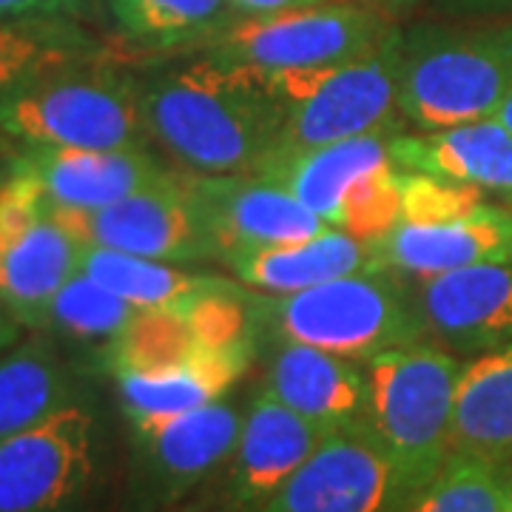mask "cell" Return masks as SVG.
Returning <instances> with one entry per match:
<instances>
[{
    "label": "cell",
    "instance_id": "26",
    "mask_svg": "<svg viewBox=\"0 0 512 512\" xmlns=\"http://www.w3.org/2000/svg\"><path fill=\"white\" fill-rule=\"evenodd\" d=\"M117 32L143 52H202L239 15L231 0H109Z\"/></svg>",
    "mask_w": 512,
    "mask_h": 512
},
{
    "label": "cell",
    "instance_id": "15",
    "mask_svg": "<svg viewBox=\"0 0 512 512\" xmlns=\"http://www.w3.org/2000/svg\"><path fill=\"white\" fill-rule=\"evenodd\" d=\"M330 433L333 430L299 416L268 390H259L245 410L237 447L222 467V507L231 512L262 510Z\"/></svg>",
    "mask_w": 512,
    "mask_h": 512
},
{
    "label": "cell",
    "instance_id": "22",
    "mask_svg": "<svg viewBox=\"0 0 512 512\" xmlns=\"http://www.w3.org/2000/svg\"><path fill=\"white\" fill-rule=\"evenodd\" d=\"M390 140H393L390 131H379L322 148L285 154L271 160L256 177L288 188L311 214L333 228V220L350 185L379 165L396 163L390 154Z\"/></svg>",
    "mask_w": 512,
    "mask_h": 512
},
{
    "label": "cell",
    "instance_id": "20",
    "mask_svg": "<svg viewBox=\"0 0 512 512\" xmlns=\"http://www.w3.org/2000/svg\"><path fill=\"white\" fill-rule=\"evenodd\" d=\"M251 359L254 348L220 350L171 365L114 370L109 376L117 384L126 424H151L225 399L248 373Z\"/></svg>",
    "mask_w": 512,
    "mask_h": 512
},
{
    "label": "cell",
    "instance_id": "38",
    "mask_svg": "<svg viewBox=\"0 0 512 512\" xmlns=\"http://www.w3.org/2000/svg\"><path fill=\"white\" fill-rule=\"evenodd\" d=\"M510 512H512V507H510Z\"/></svg>",
    "mask_w": 512,
    "mask_h": 512
},
{
    "label": "cell",
    "instance_id": "27",
    "mask_svg": "<svg viewBox=\"0 0 512 512\" xmlns=\"http://www.w3.org/2000/svg\"><path fill=\"white\" fill-rule=\"evenodd\" d=\"M77 399L69 365L46 333H32L0 356V444Z\"/></svg>",
    "mask_w": 512,
    "mask_h": 512
},
{
    "label": "cell",
    "instance_id": "18",
    "mask_svg": "<svg viewBox=\"0 0 512 512\" xmlns=\"http://www.w3.org/2000/svg\"><path fill=\"white\" fill-rule=\"evenodd\" d=\"M262 390L328 430L367 421V365L328 350L279 342Z\"/></svg>",
    "mask_w": 512,
    "mask_h": 512
},
{
    "label": "cell",
    "instance_id": "14",
    "mask_svg": "<svg viewBox=\"0 0 512 512\" xmlns=\"http://www.w3.org/2000/svg\"><path fill=\"white\" fill-rule=\"evenodd\" d=\"M188 191L200 208L217 259L311 239L330 225L311 214L288 188L262 177H191Z\"/></svg>",
    "mask_w": 512,
    "mask_h": 512
},
{
    "label": "cell",
    "instance_id": "2",
    "mask_svg": "<svg viewBox=\"0 0 512 512\" xmlns=\"http://www.w3.org/2000/svg\"><path fill=\"white\" fill-rule=\"evenodd\" d=\"M512 92V23H419L402 32L399 117L419 131L490 120Z\"/></svg>",
    "mask_w": 512,
    "mask_h": 512
},
{
    "label": "cell",
    "instance_id": "17",
    "mask_svg": "<svg viewBox=\"0 0 512 512\" xmlns=\"http://www.w3.org/2000/svg\"><path fill=\"white\" fill-rule=\"evenodd\" d=\"M12 171L35 180L46 200L57 208L92 211L140 194L168 180L174 171L148 148L126 151H43L23 148Z\"/></svg>",
    "mask_w": 512,
    "mask_h": 512
},
{
    "label": "cell",
    "instance_id": "5",
    "mask_svg": "<svg viewBox=\"0 0 512 512\" xmlns=\"http://www.w3.org/2000/svg\"><path fill=\"white\" fill-rule=\"evenodd\" d=\"M259 308L279 342L328 350L362 365L387 350L427 339L416 296L387 271L342 276L308 291L268 296Z\"/></svg>",
    "mask_w": 512,
    "mask_h": 512
},
{
    "label": "cell",
    "instance_id": "32",
    "mask_svg": "<svg viewBox=\"0 0 512 512\" xmlns=\"http://www.w3.org/2000/svg\"><path fill=\"white\" fill-rule=\"evenodd\" d=\"M328 0H231L234 12L242 18H271V15H282V12H293V9H308V6H319Z\"/></svg>",
    "mask_w": 512,
    "mask_h": 512
},
{
    "label": "cell",
    "instance_id": "33",
    "mask_svg": "<svg viewBox=\"0 0 512 512\" xmlns=\"http://www.w3.org/2000/svg\"><path fill=\"white\" fill-rule=\"evenodd\" d=\"M23 333H26V328L15 319V313L9 311V305L0 296V356H6L15 345H20Z\"/></svg>",
    "mask_w": 512,
    "mask_h": 512
},
{
    "label": "cell",
    "instance_id": "37",
    "mask_svg": "<svg viewBox=\"0 0 512 512\" xmlns=\"http://www.w3.org/2000/svg\"><path fill=\"white\" fill-rule=\"evenodd\" d=\"M163 512H231L228 507H205V504H191V507H171V510Z\"/></svg>",
    "mask_w": 512,
    "mask_h": 512
},
{
    "label": "cell",
    "instance_id": "8",
    "mask_svg": "<svg viewBox=\"0 0 512 512\" xmlns=\"http://www.w3.org/2000/svg\"><path fill=\"white\" fill-rule=\"evenodd\" d=\"M103 473V424L72 399L0 444V512H80Z\"/></svg>",
    "mask_w": 512,
    "mask_h": 512
},
{
    "label": "cell",
    "instance_id": "9",
    "mask_svg": "<svg viewBox=\"0 0 512 512\" xmlns=\"http://www.w3.org/2000/svg\"><path fill=\"white\" fill-rule=\"evenodd\" d=\"M393 32L396 23L373 3L328 0L271 18L237 20L202 52L271 72L319 69L370 55Z\"/></svg>",
    "mask_w": 512,
    "mask_h": 512
},
{
    "label": "cell",
    "instance_id": "30",
    "mask_svg": "<svg viewBox=\"0 0 512 512\" xmlns=\"http://www.w3.org/2000/svg\"><path fill=\"white\" fill-rule=\"evenodd\" d=\"M404 174L396 163L379 165L350 185L339 214L333 220L336 231L379 245L402 220Z\"/></svg>",
    "mask_w": 512,
    "mask_h": 512
},
{
    "label": "cell",
    "instance_id": "13",
    "mask_svg": "<svg viewBox=\"0 0 512 512\" xmlns=\"http://www.w3.org/2000/svg\"><path fill=\"white\" fill-rule=\"evenodd\" d=\"M413 495L367 421L333 430L259 512H404Z\"/></svg>",
    "mask_w": 512,
    "mask_h": 512
},
{
    "label": "cell",
    "instance_id": "4",
    "mask_svg": "<svg viewBox=\"0 0 512 512\" xmlns=\"http://www.w3.org/2000/svg\"><path fill=\"white\" fill-rule=\"evenodd\" d=\"M461 370L458 356L427 339L367 362V424L396 461L410 495L421 493L453 456Z\"/></svg>",
    "mask_w": 512,
    "mask_h": 512
},
{
    "label": "cell",
    "instance_id": "1",
    "mask_svg": "<svg viewBox=\"0 0 512 512\" xmlns=\"http://www.w3.org/2000/svg\"><path fill=\"white\" fill-rule=\"evenodd\" d=\"M137 80L148 137L180 174L256 177L276 157L285 109L268 69L194 52Z\"/></svg>",
    "mask_w": 512,
    "mask_h": 512
},
{
    "label": "cell",
    "instance_id": "12",
    "mask_svg": "<svg viewBox=\"0 0 512 512\" xmlns=\"http://www.w3.org/2000/svg\"><path fill=\"white\" fill-rule=\"evenodd\" d=\"M52 214L80 245L177 265L217 259L200 208L180 171L106 208L74 211L52 205Z\"/></svg>",
    "mask_w": 512,
    "mask_h": 512
},
{
    "label": "cell",
    "instance_id": "21",
    "mask_svg": "<svg viewBox=\"0 0 512 512\" xmlns=\"http://www.w3.org/2000/svg\"><path fill=\"white\" fill-rule=\"evenodd\" d=\"M242 285L268 296L308 291L333 279L384 271L379 248L373 242L328 228L322 234L291 245L245 251L228 259Z\"/></svg>",
    "mask_w": 512,
    "mask_h": 512
},
{
    "label": "cell",
    "instance_id": "29",
    "mask_svg": "<svg viewBox=\"0 0 512 512\" xmlns=\"http://www.w3.org/2000/svg\"><path fill=\"white\" fill-rule=\"evenodd\" d=\"M512 461L453 453L404 512H510Z\"/></svg>",
    "mask_w": 512,
    "mask_h": 512
},
{
    "label": "cell",
    "instance_id": "3",
    "mask_svg": "<svg viewBox=\"0 0 512 512\" xmlns=\"http://www.w3.org/2000/svg\"><path fill=\"white\" fill-rule=\"evenodd\" d=\"M0 131L23 148L126 151L148 148L140 80L97 60L46 74L0 100Z\"/></svg>",
    "mask_w": 512,
    "mask_h": 512
},
{
    "label": "cell",
    "instance_id": "19",
    "mask_svg": "<svg viewBox=\"0 0 512 512\" xmlns=\"http://www.w3.org/2000/svg\"><path fill=\"white\" fill-rule=\"evenodd\" d=\"M390 154L402 171L470 185L512 202V134L495 117L441 131L393 134Z\"/></svg>",
    "mask_w": 512,
    "mask_h": 512
},
{
    "label": "cell",
    "instance_id": "28",
    "mask_svg": "<svg viewBox=\"0 0 512 512\" xmlns=\"http://www.w3.org/2000/svg\"><path fill=\"white\" fill-rule=\"evenodd\" d=\"M137 316L140 311L128 305L126 299L94 282L89 274L77 271L52 299L40 333L89 353L106 367Z\"/></svg>",
    "mask_w": 512,
    "mask_h": 512
},
{
    "label": "cell",
    "instance_id": "7",
    "mask_svg": "<svg viewBox=\"0 0 512 512\" xmlns=\"http://www.w3.org/2000/svg\"><path fill=\"white\" fill-rule=\"evenodd\" d=\"M399 69L402 29L359 60L319 69H268L285 109L276 157L390 131L399 114Z\"/></svg>",
    "mask_w": 512,
    "mask_h": 512
},
{
    "label": "cell",
    "instance_id": "16",
    "mask_svg": "<svg viewBox=\"0 0 512 512\" xmlns=\"http://www.w3.org/2000/svg\"><path fill=\"white\" fill-rule=\"evenodd\" d=\"M413 296L441 348L481 356L512 345V259L421 279Z\"/></svg>",
    "mask_w": 512,
    "mask_h": 512
},
{
    "label": "cell",
    "instance_id": "6",
    "mask_svg": "<svg viewBox=\"0 0 512 512\" xmlns=\"http://www.w3.org/2000/svg\"><path fill=\"white\" fill-rule=\"evenodd\" d=\"M402 220L376 245L387 274L410 279L512 259V205L470 185L404 171Z\"/></svg>",
    "mask_w": 512,
    "mask_h": 512
},
{
    "label": "cell",
    "instance_id": "36",
    "mask_svg": "<svg viewBox=\"0 0 512 512\" xmlns=\"http://www.w3.org/2000/svg\"><path fill=\"white\" fill-rule=\"evenodd\" d=\"M370 3L384 9V12H390V9H407V6H413V3H419V0H370Z\"/></svg>",
    "mask_w": 512,
    "mask_h": 512
},
{
    "label": "cell",
    "instance_id": "25",
    "mask_svg": "<svg viewBox=\"0 0 512 512\" xmlns=\"http://www.w3.org/2000/svg\"><path fill=\"white\" fill-rule=\"evenodd\" d=\"M80 271L137 311H185L202 296L228 285V279L197 274L177 262L120 254L97 245H80Z\"/></svg>",
    "mask_w": 512,
    "mask_h": 512
},
{
    "label": "cell",
    "instance_id": "24",
    "mask_svg": "<svg viewBox=\"0 0 512 512\" xmlns=\"http://www.w3.org/2000/svg\"><path fill=\"white\" fill-rule=\"evenodd\" d=\"M109 60V49L77 18L0 20V100L46 74Z\"/></svg>",
    "mask_w": 512,
    "mask_h": 512
},
{
    "label": "cell",
    "instance_id": "23",
    "mask_svg": "<svg viewBox=\"0 0 512 512\" xmlns=\"http://www.w3.org/2000/svg\"><path fill=\"white\" fill-rule=\"evenodd\" d=\"M453 453L512 461V345L464 362L456 390Z\"/></svg>",
    "mask_w": 512,
    "mask_h": 512
},
{
    "label": "cell",
    "instance_id": "10",
    "mask_svg": "<svg viewBox=\"0 0 512 512\" xmlns=\"http://www.w3.org/2000/svg\"><path fill=\"white\" fill-rule=\"evenodd\" d=\"M245 413L234 402L205 404L174 419L128 424L134 510L163 512L222 473L234 453Z\"/></svg>",
    "mask_w": 512,
    "mask_h": 512
},
{
    "label": "cell",
    "instance_id": "34",
    "mask_svg": "<svg viewBox=\"0 0 512 512\" xmlns=\"http://www.w3.org/2000/svg\"><path fill=\"white\" fill-rule=\"evenodd\" d=\"M458 12H473V15H484V12H507L512 9V0H447Z\"/></svg>",
    "mask_w": 512,
    "mask_h": 512
},
{
    "label": "cell",
    "instance_id": "31",
    "mask_svg": "<svg viewBox=\"0 0 512 512\" xmlns=\"http://www.w3.org/2000/svg\"><path fill=\"white\" fill-rule=\"evenodd\" d=\"M86 0H0V20L77 18Z\"/></svg>",
    "mask_w": 512,
    "mask_h": 512
},
{
    "label": "cell",
    "instance_id": "35",
    "mask_svg": "<svg viewBox=\"0 0 512 512\" xmlns=\"http://www.w3.org/2000/svg\"><path fill=\"white\" fill-rule=\"evenodd\" d=\"M495 120H498V123L512 134V92L507 94V100L501 103V109L495 111Z\"/></svg>",
    "mask_w": 512,
    "mask_h": 512
},
{
    "label": "cell",
    "instance_id": "11",
    "mask_svg": "<svg viewBox=\"0 0 512 512\" xmlns=\"http://www.w3.org/2000/svg\"><path fill=\"white\" fill-rule=\"evenodd\" d=\"M80 271V242L55 220L35 180L0 183V296L20 325L40 333L57 291Z\"/></svg>",
    "mask_w": 512,
    "mask_h": 512
}]
</instances>
